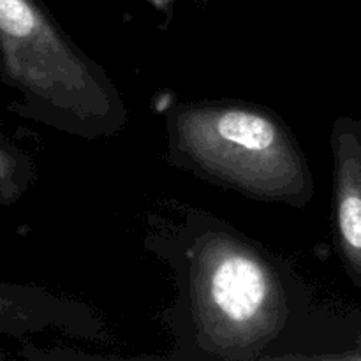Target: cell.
I'll use <instances>...</instances> for the list:
<instances>
[{"mask_svg":"<svg viewBox=\"0 0 361 361\" xmlns=\"http://www.w3.org/2000/svg\"><path fill=\"white\" fill-rule=\"evenodd\" d=\"M34 180L30 161L14 148L0 143V194L11 201L20 197Z\"/></svg>","mask_w":361,"mask_h":361,"instance_id":"obj_6","label":"cell"},{"mask_svg":"<svg viewBox=\"0 0 361 361\" xmlns=\"http://www.w3.org/2000/svg\"><path fill=\"white\" fill-rule=\"evenodd\" d=\"M361 360V307L317 305L275 353L274 361Z\"/></svg>","mask_w":361,"mask_h":361,"instance_id":"obj_5","label":"cell"},{"mask_svg":"<svg viewBox=\"0 0 361 361\" xmlns=\"http://www.w3.org/2000/svg\"><path fill=\"white\" fill-rule=\"evenodd\" d=\"M331 236L342 270L361 291V120L335 118L330 133Z\"/></svg>","mask_w":361,"mask_h":361,"instance_id":"obj_4","label":"cell"},{"mask_svg":"<svg viewBox=\"0 0 361 361\" xmlns=\"http://www.w3.org/2000/svg\"><path fill=\"white\" fill-rule=\"evenodd\" d=\"M166 159L203 182L263 203L305 208L312 201L309 159L288 123L268 106L204 99L164 113Z\"/></svg>","mask_w":361,"mask_h":361,"instance_id":"obj_2","label":"cell"},{"mask_svg":"<svg viewBox=\"0 0 361 361\" xmlns=\"http://www.w3.org/2000/svg\"><path fill=\"white\" fill-rule=\"evenodd\" d=\"M143 249L168 268L175 289L159 316L171 360L274 361L316 307L291 261L200 207L148 212Z\"/></svg>","mask_w":361,"mask_h":361,"instance_id":"obj_1","label":"cell"},{"mask_svg":"<svg viewBox=\"0 0 361 361\" xmlns=\"http://www.w3.org/2000/svg\"><path fill=\"white\" fill-rule=\"evenodd\" d=\"M0 67L25 111L81 140L122 133L129 109L104 67L66 34L41 0H0Z\"/></svg>","mask_w":361,"mask_h":361,"instance_id":"obj_3","label":"cell"},{"mask_svg":"<svg viewBox=\"0 0 361 361\" xmlns=\"http://www.w3.org/2000/svg\"><path fill=\"white\" fill-rule=\"evenodd\" d=\"M192 2L200 4V6H208V4H210L212 0H192Z\"/></svg>","mask_w":361,"mask_h":361,"instance_id":"obj_7","label":"cell"}]
</instances>
